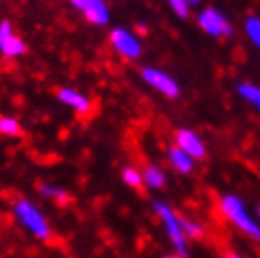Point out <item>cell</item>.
I'll return each instance as SVG.
<instances>
[{
	"mask_svg": "<svg viewBox=\"0 0 260 258\" xmlns=\"http://www.w3.org/2000/svg\"><path fill=\"white\" fill-rule=\"evenodd\" d=\"M221 211L236 228H240L241 232H245L247 236L260 241V222H256L249 215L247 207L241 198H238L236 194H224L221 198Z\"/></svg>",
	"mask_w": 260,
	"mask_h": 258,
	"instance_id": "1",
	"label": "cell"
},
{
	"mask_svg": "<svg viewBox=\"0 0 260 258\" xmlns=\"http://www.w3.org/2000/svg\"><path fill=\"white\" fill-rule=\"evenodd\" d=\"M151 206H153V209H155V213L158 215V219L162 220L164 230H166V234H168L170 241H172L174 247H176L177 256L185 258L187 254H189V247H187V238H185L183 228H181V217H177L176 211L162 200H153L151 202Z\"/></svg>",
	"mask_w": 260,
	"mask_h": 258,
	"instance_id": "2",
	"label": "cell"
},
{
	"mask_svg": "<svg viewBox=\"0 0 260 258\" xmlns=\"http://www.w3.org/2000/svg\"><path fill=\"white\" fill-rule=\"evenodd\" d=\"M13 213L19 219L21 224L25 226L32 236H36L38 239H49L51 230H49V224H47L46 217L40 213V209L34 206L30 200L21 198V200L15 202Z\"/></svg>",
	"mask_w": 260,
	"mask_h": 258,
	"instance_id": "3",
	"label": "cell"
},
{
	"mask_svg": "<svg viewBox=\"0 0 260 258\" xmlns=\"http://www.w3.org/2000/svg\"><path fill=\"white\" fill-rule=\"evenodd\" d=\"M198 26L206 34L213 36V38H221V36L228 38V36L234 34V28L230 25V21L219 10H215V8H206L204 12H200V15H198Z\"/></svg>",
	"mask_w": 260,
	"mask_h": 258,
	"instance_id": "4",
	"label": "cell"
},
{
	"mask_svg": "<svg viewBox=\"0 0 260 258\" xmlns=\"http://www.w3.org/2000/svg\"><path fill=\"white\" fill-rule=\"evenodd\" d=\"M142 79L145 83L156 89L158 92H162L164 96L168 98H177L179 92H181V87L176 79L172 78L170 74L158 70V68H153V66H145L142 70Z\"/></svg>",
	"mask_w": 260,
	"mask_h": 258,
	"instance_id": "5",
	"label": "cell"
},
{
	"mask_svg": "<svg viewBox=\"0 0 260 258\" xmlns=\"http://www.w3.org/2000/svg\"><path fill=\"white\" fill-rule=\"evenodd\" d=\"M110 42L115 47V51H119L124 58H138L142 55V42L138 40L136 34H132L130 30L117 26L110 33Z\"/></svg>",
	"mask_w": 260,
	"mask_h": 258,
	"instance_id": "6",
	"label": "cell"
},
{
	"mask_svg": "<svg viewBox=\"0 0 260 258\" xmlns=\"http://www.w3.org/2000/svg\"><path fill=\"white\" fill-rule=\"evenodd\" d=\"M0 53L4 57H21L26 53L25 42L19 36H15L10 21L0 23Z\"/></svg>",
	"mask_w": 260,
	"mask_h": 258,
	"instance_id": "7",
	"label": "cell"
},
{
	"mask_svg": "<svg viewBox=\"0 0 260 258\" xmlns=\"http://www.w3.org/2000/svg\"><path fill=\"white\" fill-rule=\"evenodd\" d=\"M176 145L181 151H185L190 158H204L206 156V145L200 140V136L194 134L189 128H179L176 132Z\"/></svg>",
	"mask_w": 260,
	"mask_h": 258,
	"instance_id": "8",
	"label": "cell"
},
{
	"mask_svg": "<svg viewBox=\"0 0 260 258\" xmlns=\"http://www.w3.org/2000/svg\"><path fill=\"white\" fill-rule=\"evenodd\" d=\"M57 98H59L64 106H68V108H72V110H76L78 113H89V110H91V100L85 96V94H81L79 90L70 89V87H62V89H59Z\"/></svg>",
	"mask_w": 260,
	"mask_h": 258,
	"instance_id": "9",
	"label": "cell"
},
{
	"mask_svg": "<svg viewBox=\"0 0 260 258\" xmlns=\"http://www.w3.org/2000/svg\"><path fill=\"white\" fill-rule=\"evenodd\" d=\"M87 21H91L94 25H108L110 23V10L104 0H87L85 8L81 10Z\"/></svg>",
	"mask_w": 260,
	"mask_h": 258,
	"instance_id": "10",
	"label": "cell"
},
{
	"mask_svg": "<svg viewBox=\"0 0 260 258\" xmlns=\"http://www.w3.org/2000/svg\"><path fill=\"white\" fill-rule=\"evenodd\" d=\"M168 160L179 174H190L192 168H194V158H190V156L187 155L185 151H181L177 145L168 149Z\"/></svg>",
	"mask_w": 260,
	"mask_h": 258,
	"instance_id": "11",
	"label": "cell"
},
{
	"mask_svg": "<svg viewBox=\"0 0 260 258\" xmlns=\"http://www.w3.org/2000/svg\"><path fill=\"white\" fill-rule=\"evenodd\" d=\"M143 185H147L149 188H162L166 185V174H164L162 170L155 166V164H151L147 168L143 170Z\"/></svg>",
	"mask_w": 260,
	"mask_h": 258,
	"instance_id": "12",
	"label": "cell"
},
{
	"mask_svg": "<svg viewBox=\"0 0 260 258\" xmlns=\"http://www.w3.org/2000/svg\"><path fill=\"white\" fill-rule=\"evenodd\" d=\"M238 92L243 100L253 104L256 110H260V87L253 83H240L238 85Z\"/></svg>",
	"mask_w": 260,
	"mask_h": 258,
	"instance_id": "13",
	"label": "cell"
},
{
	"mask_svg": "<svg viewBox=\"0 0 260 258\" xmlns=\"http://www.w3.org/2000/svg\"><path fill=\"white\" fill-rule=\"evenodd\" d=\"M245 33H247L251 44H254L260 49V17L251 15L245 19Z\"/></svg>",
	"mask_w": 260,
	"mask_h": 258,
	"instance_id": "14",
	"label": "cell"
},
{
	"mask_svg": "<svg viewBox=\"0 0 260 258\" xmlns=\"http://www.w3.org/2000/svg\"><path fill=\"white\" fill-rule=\"evenodd\" d=\"M40 194L42 196H46V198H51L55 202H64L68 198V194H66L64 188L57 187V185H49V183H44V185H40Z\"/></svg>",
	"mask_w": 260,
	"mask_h": 258,
	"instance_id": "15",
	"label": "cell"
},
{
	"mask_svg": "<svg viewBox=\"0 0 260 258\" xmlns=\"http://www.w3.org/2000/svg\"><path fill=\"white\" fill-rule=\"evenodd\" d=\"M21 132V126L17 119L13 117H0V134L6 136H17Z\"/></svg>",
	"mask_w": 260,
	"mask_h": 258,
	"instance_id": "16",
	"label": "cell"
},
{
	"mask_svg": "<svg viewBox=\"0 0 260 258\" xmlns=\"http://www.w3.org/2000/svg\"><path fill=\"white\" fill-rule=\"evenodd\" d=\"M181 228L185 238H200L202 234H204V226L200 222H194V220L189 219H181Z\"/></svg>",
	"mask_w": 260,
	"mask_h": 258,
	"instance_id": "17",
	"label": "cell"
},
{
	"mask_svg": "<svg viewBox=\"0 0 260 258\" xmlns=\"http://www.w3.org/2000/svg\"><path fill=\"white\" fill-rule=\"evenodd\" d=\"M123 181L126 183V185H128V187L138 188V187H142L143 177H142V174H140L136 168H124L123 170Z\"/></svg>",
	"mask_w": 260,
	"mask_h": 258,
	"instance_id": "18",
	"label": "cell"
},
{
	"mask_svg": "<svg viewBox=\"0 0 260 258\" xmlns=\"http://www.w3.org/2000/svg\"><path fill=\"white\" fill-rule=\"evenodd\" d=\"M170 8L174 10V13H176L177 17H181V19H187L190 13V6L185 2V0H168Z\"/></svg>",
	"mask_w": 260,
	"mask_h": 258,
	"instance_id": "19",
	"label": "cell"
},
{
	"mask_svg": "<svg viewBox=\"0 0 260 258\" xmlns=\"http://www.w3.org/2000/svg\"><path fill=\"white\" fill-rule=\"evenodd\" d=\"M74 6L78 8V10H83L85 8V4H87V0H70Z\"/></svg>",
	"mask_w": 260,
	"mask_h": 258,
	"instance_id": "20",
	"label": "cell"
},
{
	"mask_svg": "<svg viewBox=\"0 0 260 258\" xmlns=\"http://www.w3.org/2000/svg\"><path fill=\"white\" fill-rule=\"evenodd\" d=\"M185 2H187L189 6H196V4H200L202 0H185Z\"/></svg>",
	"mask_w": 260,
	"mask_h": 258,
	"instance_id": "21",
	"label": "cell"
},
{
	"mask_svg": "<svg viewBox=\"0 0 260 258\" xmlns=\"http://www.w3.org/2000/svg\"><path fill=\"white\" fill-rule=\"evenodd\" d=\"M224 258H241V256H240V254H226Z\"/></svg>",
	"mask_w": 260,
	"mask_h": 258,
	"instance_id": "22",
	"label": "cell"
},
{
	"mask_svg": "<svg viewBox=\"0 0 260 258\" xmlns=\"http://www.w3.org/2000/svg\"><path fill=\"white\" fill-rule=\"evenodd\" d=\"M164 258H181V256H177V254H174V256H164Z\"/></svg>",
	"mask_w": 260,
	"mask_h": 258,
	"instance_id": "23",
	"label": "cell"
},
{
	"mask_svg": "<svg viewBox=\"0 0 260 258\" xmlns=\"http://www.w3.org/2000/svg\"><path fill=\"white\" fill-rule=\"evenodd\" d=\"M258 219H260V207H258Z\"/></svg>",
	"mask_w": 260,
	"mask_h": 258,
	"instance_id": "24",
	"label": "cell"
}]
</instances>
